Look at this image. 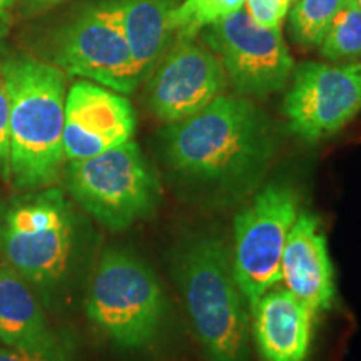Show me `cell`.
Instances as JSON below:
<instances>
[{
  "instance_id": "obj_20",
  "label": "cell",
  "mask_w": 361,
  "mask_h": 361,
  "mask_svg": "<svg viewBox=\"0 0 361 361\" xmlns=\"http://www.w3.org/2000/svg\"><path fill=\"white\" fill-rule=\"evenodd\" d=\"M0 179L12 180L11 157V99H8L6 79L0 71Z\"/></svg>"
},
{
  "instance_id": "obj_21",
  "label": "cell",
  "mask_w": 361,
  "mask_h": 361,
  "mask_svg": "<svg viewBox=\"0 0 361 361\" xmlns=\"http://www.w3.org/2000/svg\"><path fill=\"white\" fill-rule=\"evenodd\" d=\"M293 0H246L245 11L256 24L268 29H281Z\"/></svg>"
},
{
  "instance_id": "obj_25",
  "label": "cell",
  "mask_w": 361,
  "mask_h": 361,
  "mask_svg": "<svg viewBox=\"0 0 361 361\" xmlns=\"http://www.w3.org/2000/svg\"><path fill=\"white\" fill-rule=\"evenodd\" d=\"M7 29H8V24L6 19H0V40L4 39V35L7 34Z\"/></svg>"
},
{
  "instance_id": "obj_26",
  "label": "cell",
  "mask_w": 361,
  "mask_h": 361,
  "mask_svg": "<svg viewBox=\"0 0 361 361\" xmlns=\"http://www.w3.org/2000/svg\"><path fill=\"white\" fill-rule=\"evenodd\" d=\"M356 4H358V7H360V11H361V0H356Z\"/></svg>"
},
{
  "instance_id": "obj_24",
  "label": "cell",
  "mask_w": 361,
  "mask_h": 361,
  "mask_svg": "<svg viewBox=\"0 0 361 361\" xmlns=\"http://www.w3.org/2000/svg\"><path fill=\"white\" fill-rule=\"evenodd\" d=\"M16 0H0V19H6Z\"/></svg>"
},
{
  "instance_id": "obj_14",
  "label": "cell",
  "mask_w": 361,
  "mask_h": 361,
  "mask_svg": "<svg viewBox=\"0 0 361 361\" xmlns=\"http://www.w3.org/2000/svg\"><path fill=\"white\" fill-rule=\"evenodd\" d=\"M251 335L264 361H306L314 313L286 288L266 291L250 310Z\"/></svg>"
},
{
  "instance_id": "obj_6",
  "label": "cell",
  "mask_w": 361,
  "mask_h": 361,
  "mask_svg": "<svg viewBox=\"0 0 361 361\" xmlns=\"http://www.w3.org/2000/svg\"><path fill=\"white\" fill-rule=\"evenodd\" d=\"M67 191L111 231H124L154 214L161 201L156 171L133 139L87 159L69 161Z\"/></svg>"
},
{
  "instance_id": "obj_22",
  "label": "cell",
  "mask_w": 361,
  "mask_h": 361,
  "mask_svg": "<svg viewBox=\"0 0 361 361\" xmlns=\"http://www.w3.org/2000/svg\"><path fill=\"white\" fill-rule=\"evenodd\" d=\"M0 361H71V351L64 343L47 348H0Z\"/></svg>"
},
{
  "instance_id": "obj_16",
  "label": "cell",
  "mask_w": 361,
  "mask_h": 361,
  "mask_svg": "<svg viewBox=\"0 0 361 361\" xmlns=\"http://www.w3.org/2000/svg\"><path fill=\"white\" fill-rule=\"evenodd\" d=\"M123 20L134 69L139 80L149 78L174 44V0H114Z\"/></svg>"
},
{
  "instance_id": "obj_15",
  "label": "cell",
  "mask_w": 361,
  "mask_h": 361,
  "mask_svg": "<svg viewBox=\"0 0 361 361\" xmlns=\"http://www.w3.org/2000/svg\"><path fill=\"white\" fill-rule=\"evenodd\" d=\"M0 341L16 348H47L61 340L47 322L34 288L0 259Z\"/></svg>"
},
{
  "instance_id": "obj_1",
  "label": "cell",
  "mask_w": 361,
  "mask_h": 361,
  "mask_svg": "<svg viewBox=\"0 0 361 361\" xmlns=\"http://www.w3.org/2000/svg\"><path fill=\"white\" fill-rule=\"evenodd\" d=\"M161 151L176 179L216 194L258 183L276 151L269 119L247 97H216L161 133Z\"/></svg>"
},
{
  "instance_id": "obj_9",
  "label": "cell",
  "mask_w": 361,
  "mask_h": 361,
  "mask_svg": "<svg viewBox=\"0 0 361 361\" xmlns=\"http://www.w3.org/2000/svg\"><path fill=\"white\" fill-rule=\"evenodd\" d=\"M52 61L66 74L78 75L121 94L141 84L116 2L90 7L59 35Z\"/></svg>"
},
{
  "instance_id": "obj_4",
  "label": "cell",
  "mask_w": 361,
  "mask_h": 361,
  "mask_svg": "<svg viewBox=\"0 0 361 361\" xmlns=\"http://www.w3.org/2000/svg\"><path fill=\"white\" fill-rule=\"evenodd\" d=\"M75 216L59 188L24 191L0 202V259L37 295L66 281L75 251Z\"/></svg>"
},
{
  "instance_id": "obj_2",
  "label": "cell",
  "mask_w": 361,
  "mask_h": 361,
  "mask_svg": "<svg viewBox=\"0 0 361 361\" xmlns=\"http://www.w3.org/2000/svg\"><path fill=\"white\" fill-rule=\"evenodd\" d=\"M11 99L12 180L20 191L52 186L66 162V72L30 56L0 62Z\"/></svg>"
},
{
  "instance_id": "obj_23",
  "label": "cell",
  "mask_w": 361,
  "mask_h": 361,
  "mask_svg": "<svg viewBox=\"0 0 361 361\" xmlns=\"http://www.w3.org/2000/svg\"><path fill=\"white\" fill-rule=\"evenodd\" d=\"M62 2H66V0H29L30 7L35 8V11H44V8L56 7Z\"/></svg>"
},
{
  "instance_id": "obj_13",
  "label": "cell",
  "mask_w": 361,
  "mask_h": 361,
  "mask_svg": "<svg viewBox=\"0 0 361 361\" xmlns=\"http://www.w3.org/2000/svg\"><path fill=\"white\" fill-rule=\"evenodd\" d=\"M281 283L314 314L331 308L336 296L335 268L322 223L300 211L293 223L281 258Z\"/></svg>"
},
{
  "instance_id": "obj_10",
  "label": "cell",
  "mask_w": 361,
  "mask_h": 361,
  "mask_svg": "<svg viewBox=\"0 0 361 361\" xmlns=\"http://www.w3.org/2000/svg\"><path fill=\"white\" fill-rule=\"evenodd\" d=\"M283 99L290 130L314 144L336 134L361 112V64L295 66Z\"/></svg>"
},
{
  "instance_id": "obj_18",
  "label": "cell",
  "mask_w": 361,
  "mask_h": 361,
  "mask_svg": "<svg viewBox=\"0 0 361 361\" xmlns=\"http://www.w3.org/2000/svg\"><path fill=\"white\" fill-rule=\"evenodd\" d=\"M318 49L331 62L356 61L361 57V11L356 0H348L336 13Z\"/></svg>"
},
{
  "instance_id": "obj_17",
  "label": "cell",
  "mask_w": 361,
  "mask_h": 361,
  "mask_svg": "<svg viewBox=\"0 0 361 361\" xmlns=\"http://www.w3.org/2000/svg\"><path fill=\"white\" fill-rule=\"evenodd\" d=\"M348 0H293L290 32L303 47H319L329 25Z\"/></svg>"
},
{
  "instance_id": "obj_3",
  "label": "cell",
  "mask_w": 361,
  "mask_h": 361,
  "mask_svg": "<svg viewBox=\"0 0 361 361\" xmlns=\"http://www.w3.org/2000/svg\"><path fill=\"white\" fill-rule=\"evenodd\" d=\"M174 276L206 361H251L250 306L228 246L211 234L188 239L174 258Z\"/></svg>"
},
{
  "instance_id": "obj_19",
  "label": "cell",
  "mask_w": 361,
  "mask_h": 361,
  "mask_svg": "<svg viewBox=\"0 0 361 361\" xmlns=\"http://www.w3.org/2000/svg\"><path fill=\"white\" fill-rule=\"evenodd\" d=\"M246 0H183L176 4L173 24L176 39H196L204 27L241 11Z\"/></svg>"
},
{
  "instance_id": "obj_27",
  "label": "cell",
  "mask_w": 361,
  "mask_h": 361,
  "mask_svg": "<svg viewBox=\"0 0 361 361\" xmlns=\"http://www.w3.org/2000/svg\"><path fill=\"white\" fill-rule=\"evenodd\" d=\"M360 64H361V62H360Z\"/></svg>"
},
{
  "instance_id": "obj_11",
  "label": "cell",
  "mask_w": 361,
  "mask_h": 361,
  "mask_svg": "<svg viewBox=\"0 0 361 361\" xmlns=\"http://www.w3.org/2000/svg\"><path fill=\"white\" fill-rule=\"evenodd\" d=\"M146 80L149 109L164 124L204 109L229 82L218 56L194 39H176Z\"/></svg>"
},
{
  "instance_id": "obj_8",
  "label": "cell",
  "mask_w": 361,
  "mask_h": 361,
  "mask_svg": "<svg viewBox=\"0 0 361 361\" xmlns=\"http://www.w3.org/2000/svg\"><path fill=\"white\" fill-rule=\"evenodd\" d=\"M201 37L239 94L266 97L290 82L295 61L281 29L256 24L243 8L204 27Z\"/></svg>"
},
{
  "instance_id": "obj_5",
  "label": "cell",
  "mask_w": 361,
  "mask_h": 361,
  "mask_svg": "<svg viewBox=\"0 0 361 361\" xmlns=\"http://www.w3.org/2000/svg\"><path fill=\"white\" fill-rule=\"evenodd\" d=\"M85 311L90 323L121 348L151 345L164 323L168 300L142 258L123 247L102 252L89 286Z\"/></svg>"
},
{
  "instance_id": "obj_12",
  "label": "cell",
  "mask_w": 361,
  "mask_h": 361,
  "mask_svg": "<svg viewBox=\"0 0 361 361\" xmlns=\"http://www.w3.org/2000/svg\"><path fill=\"white\" fill-rule=\"evenodd\" d=\"M135 114L121 92L90 80L67 90L64 119L66 161L97 156L133 139Z\"/></svg>"
},
{
  "instance_id": "obj_7",
  "label": "cell",
  "mask_w": 361,
  "mask_h": 361,
  "mask_svg": "<svg viewBox=\"0 0 361 361\" xmlns=\"http://www.w3.org/2000/svg\"><path fill=\"white\" fill-rule=\"evenodd\" d=\"M300 196L284 183H269L234 218L231 264L250 310L281 283V258Z\"/></svg>"
}]
</instances>
